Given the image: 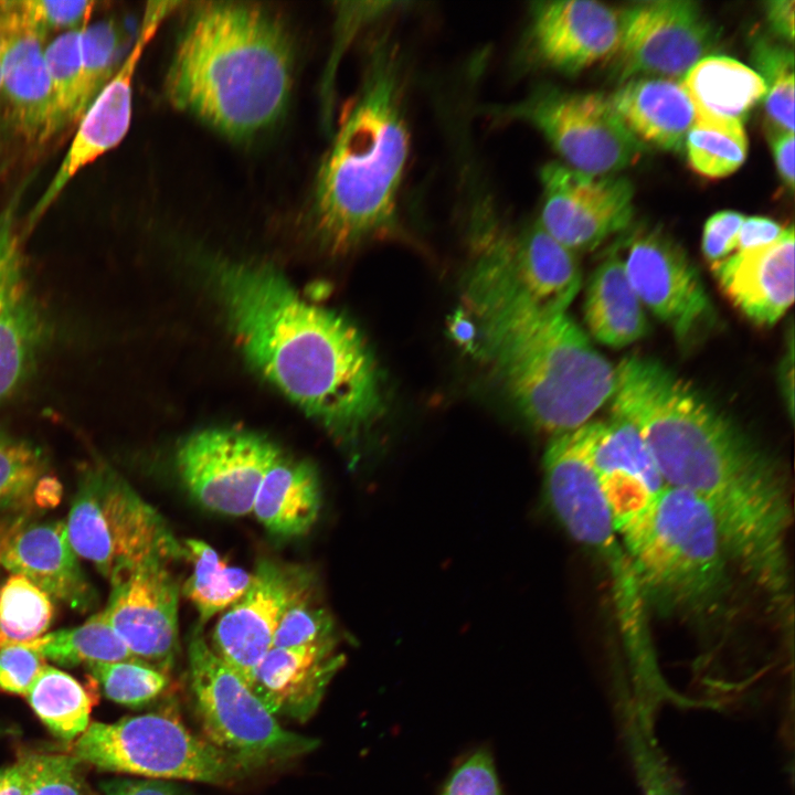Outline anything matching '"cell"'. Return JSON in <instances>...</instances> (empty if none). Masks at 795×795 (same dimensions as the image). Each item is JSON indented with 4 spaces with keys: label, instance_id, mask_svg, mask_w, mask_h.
I'll list each match as a JSON object with an SVG mask.
<instances>
[{
    "label": "cell",
    "instance_id": "cell-1",
    "mask_svg": "<svg viewBox=\"0 0 795 795\" xmlns=\"http://www.w3.org/2000/svg\"><path fill=\"white\" fill-rule=\"evenodd\" d=\"M615 372L611 414L638 430L667 486L709 508L729 560L771 601L787 606L793 516L777 462L662 362L633 354Z\"/></svg>",
    "mask_w": 795,
    "mask_h": 795
},
{
    "label": "cell",
    "instance_id": "cell-2",
    "mask_svg": "<svg viewBox=\"0 0 795 795\" xmlns=\"http://www.w3.org/2000/svg\"><path fill=\"white\" fill-rule=\"evenodd\" d=\"M208 274L247 358L286 396L342 437L381 414V378L359 331L309 304L274 268L212 261Z\"/></svg>",
    "mask_w": 795,
    "mask_h": 795
},
{
    "label": "cell",
    "instance_id": "cell-3",
    "mask_svg": "<svg viewBox=\"0 0 795 795\" xmlns=\"http://www.w3.org/2000/svg\"><path fill=\"white\" fill-rule=\"evenodd\" d=\"M405 54L389 30L369 45L360 87L316 176L310 218L322 242L344 252L399 226L411 152Z\"/></svg>",
    "mask_w": 795,
    "mask_h": 795
},
{
    "label": "cell",
    "instance_id": "cell-4",
    "mask_svg": "<svg viewBox=\"0 0 795 795\" xmlns=\"http://www.w3.org/2000/svg\"><path fill=\"white\" fill-rule=\"evenodd\" d=\"M294 50L274 11L254 2L188 9L165 78L168 100L218 132L247 139L284 115Z\"/></svg>",
    "mask_w": 795,
    "mask_h": 795
},
{
    "label": "cell",
    "instance_id": "cell-5",
    "mask_svg": "<svg viewBox=\"0 0 795 795\" xmlns=\"http://www.w3.org/2000/svg\"><path fill=\"white\" fill-rule=\"evenodd\" d=\"M478 329V354L536 428L553 436L573 431L610 402L615 367L566 311Z\"/></svg>",
    "mask_w": 795,
    "mask_h": 795
},
{
    "label": "cell",
    "instance_id": "cell-6",
    "mask_svg": "<svg viewBox=\"0 0 795 795\" xmlns=\"http://www.w3.org/2000/svg\"><path fill=\"white\" fill-rule=\"evenodd\" d=\"M471 203V263L464 299L478 327L565 312L582 284L576 254L538 221L518 226L506 222L490 195Z\"/></svg>",
    "mask_w": 795,
    "mask_h": 795
},
{
    "label": "cell",
    "instance_id": "cell-7",
    "mask_svg": "<svg viewBox=\"0 0 795 795\" xmlns=\"http://www.w3.org/2000/svg\"><path fill=\"white\" fill-rule=\"evenodd\" d=\"M644 598L690 617L714 614L728 589V562L709 508L666 486L639 515L616 529Z\"/></svg>",
    "mask_w": 795,
    "mask_h": 795
},
{
    "label": "cell",
    "instance_id": "cell-8",
    "mask_svg": "<svg viewBox=\"0 0 795 795\" xmlns=\"http://www.w3.org/2000/svg\"><path fill=\"white\" fill-rule=\"evenodd\" d=\"M65 524L77 556L110 583L145 563L187 555L161 515L100 460L81 469Z\"/></svg>",
    "mask_w": 795,
    "mask_h": 795
},
{
    "label": "cell",
    "instance_id": "cell-9",
    "mask_svg": "<svg viewBox=\"0 0 795 795\" xmlns=\"http://www.w3.org/2000/svg\"><path fill=\"white\" fill-rule=\"evenodd\" d=\"M549 505L566 531L606 566L626 650H640L650 639L645 598L632 561L581 445L572 434L552 438L543 457Z\"/></svg>",
    "mask_w": 795,
    "mask_h": 795
},
{
    "label": "cell",
    "instance_id": "cell-10",
    "mask_svg": "<svg viewBox=\"0 0 795 795\" xmlns=\"http://www.w3.org/2000/svg\"><path fill=\"white\" fill-rule=\"evenodd\" d=\"M72 752L80 762L99 770L155 780L224 785L247 773L206 739L163 713L93 722L75 740Z\"/></svg>",
    "mask_w": 795,
    "mask_h": 795
},
{
    "label": "cell",
    "instance_id": "cell-11",
    "mask_svg": "<svg viewBox=\"0 0 795 795\" xmlns=\"http://www.w3.org/2000/svg\"><path fill=\"white\" fill-rule=\"evenodd\" d=\"M188 657L205 739L247 772L297 759L317 748L316 739L284 729L200 635L191 638Z\"/></svg>",
    "mask_w": 795,
    "mask_h": 795
},
{
    "label": "cell",
    "instance_id": "cell-12",
    "mask_svg": "<svg viewBox=\"0 0 795 795\" xmlns=\"http://www.w3.org/2000/svg\"><path fill=\"white\" fill-rule=\"evenodd\" d=\"M492 121L527 124L566 162L593 176H610L633 165L644 145L628 130L608 97L538 85L522 98L483 106Z\"/></svg>",
    "mask_w": 795,
    "mask_h": 795
},
{
    "label": "cell",
    "instance_id": "cell-13",
    "mask_svg": "<svg viewBox=\"0 0 795 795\" xmlns=\"http://www.w3.org/2000/svg\"><path fill=\"white\" fill-rule=\"evenodd\" d=\"M619 11L621 38L612 59L622 83L683 77L718 43L717 28L695 1H643Z\"/></svg>",
    "mask_w": 795,
    "mask_h": 795
},
{
    "label": "cell",
    "instance_id": "cell-14",
    "mask_svg": "<svg viewBox=\"0 0 795 795\" xmlns=\"http://www.w3.org/2000/svg\"><path fill=\"white\" fill-rule=\"evenodd\" d=\"M283 451L263 436L205 430L177 452V470L189 495L205 509L241 517L252 512L257 489Z\"/></svg>",
    "mask_w": 795,
    "mask_h": 795
},
{
    "label": "cell",
    "instance_id": "cell-15",
    "mask_svg": "<svg viewBox=\"0 0 795 795\" xmlns=\"http://www.w3.org/2000/svg\"><path fill=\"white\" fill-rule=\"evenodd\" d=\"M542 199L539 224L577 254L596 248L625 230L634 216V188L624 177L593 176L562 162L539 172Z\"/></svg>",
    "mask_w": 795,
    "mask_h": 795
},
{
    "label": "cell",
    "instance_id": "cell-16",
    "mask_svg": "<svg viewBox=\"0 0 795 795\" xmlns=\"http://www.w3.org/2000/svg\"><path fill=\"white\" fill-rule=\"evenodd\" d=\"M623 261L644 308L679 341L688 342L711 325L713 307L699 271L683 247L662 230L635 234Z\"/></svg>",
    "mask_w": 795,
    "mask_h": 795
},
{
    "label": "cell",
    "instance_id": "cell-17",
    "mask_svg": "<svg viewBox=\"0 0 795 795\" xmlns=\"http://www.w3.org/2000/svg\"><path fill=\"white\" fill-rule=\"evenodd\" d=\"M310 586L309 574L300 568L264 559L244 595L219 618L210 647L248 687L257 665L273 647L284 613L310 595Z\"/></svg>",
    "mask_w": 795,
    "mask_h": 795
},
{
    "label": "cell",
    "instance_id": "cell-18",
    "mask_svg": "<svg viewBox=\"0 0 795 795\" xmlns=\"http://www.w3.org/2000/svg\"><path fill=\"white\" fill-rule=\"evenodd\" d=\"M19 191L0 212V404L25 384L50 337V326L28 280Z\"/></svg>",
    "mask_w": 795,
    "mask_h": 795
},
{
    "label": "cell",
    "instance_id": "cell-19",
    "mask_svg": "<svg viewBox=\"0 0 795 795\" xmlns=\"http://www.w3.org/2000/svg\"><path fill=\"white\" fill-rule=\"evenodd\" d=\"M180 4L176 1L148 3L132 49L80 119L62 163L30 213L28 230L35 225L78 171L124 139L131 120L132 78L139 60L163 19Z\"/></svg>",
    "mask_w": 795,
    "mask_h": 795
},
{
    "label": "cell",
    "instance_id": "cell-20",
    "mask_svg": "<svg viewBox=\"0 0 795 795\" xmlns=\"http://www.w3.org/2000/svg\"><path fill=\"white\" fill-rule=\"evenodd\" d=\"M621 38V11L589 0L534 1L522 52L531 64L576 74L614 56Z\"/></svg>",
    "mask_w": 795,
    "mask_h": 795
},
{
    "label": "cell",
    "instance_id": "cell-21",
    "mask_svg": "<svg viewBox=\"0 0 795 795\" xmlns=\"http://www.w3.org/2000/svg\"><path fill=\"white\" fill-rule=\"evenodd\" d=\"M163 562H148L112 582L102 612L140 661L168 674L178 649L179 586Z\"/></svg>",
    "mask_w": 795,
    "mask_h": 795
},
{
    "label": "cell",
    "instance_id": "cell-22",
    "mask_svg": "<svg viewBox=\"0 0 795 795\" xmlns=\"http://www.w3.org/2000/svg\"><path fill=\"white\" fill-rule=\"evenodd\" d=\"M0 565L80 613L97 605V591L81 566L63 521L39 519L31 511L1 515Z\"/></svg>",
    "mask_w": 795,
    "mask_h": 795
},
{
    "label": "cell",
    "instance_id": "cell-23",
    "mask_svg": "<svg viewBox=\"0 0 795 795\" xmlns=\"http://www.w3.org/2000/svg\"><path fill=\"white\" fill-rule=\"evenodd\" d=\"M577 434L616 529L667 486L643 436L627 420L615 414L607 421L591 420Z\"/></svg>",
    "mask_w": 795,
    "mask_h": 795
},
{
    "label": "cell",
    "instance_id": "cell-24",
    "mask_svg": "<svg viewBox=\"0 0 795 795\" xmlns=\"http://www.w3.org/2000/svg\"><path fill=\"white\" fill-rule=\"evenodd\" d=\"M45 35L17 0H0V91L13 126L30 141H44L55 135Z\"/></svg>",
    "mask_w": 795,
    "mask_h": 795
},
{
    "label": "cell",
    "instance_id": "cell-25",
    "mask_svg": "<svg viewBox=\"0 0 795 795\" xmlns=\"http://www.w3.org/2000/svg\"><path fill=\"white\" fill-rule=\"evenodd\" d=\"M343 662L336 637L272 647L257 665L250 688L275 718L304 722L316 712Z\"/></svg>",
    "mask_w": 795,
    "mask_h": 795
},
{
    "label": "cell",
    "instance_id": "cell-26",
    "mask_svg": "<svg viewBox=\"0 0 795 795\" xmlns=\"http://www.w3.org/2000/svg\"><path fill=\"white\" fill-rule=\"evenodd\" d=\"M794 240L789 225L774 242L711 265L725 296L756 325H775L794 301Z\"/></svg>",
    "mask_w": 795,
    "mask_h": 795
},
{
    "label": "cell",
    "instance_id": "cell-27",
    "mask_svg": "<svg viewBox=\"0 0 795 795\" xmlns=\"http://www.w3.org/2000/svg\"><path fill=\"white\" fill-rule=\"evenodd\" d=\"M608 99L640 142L676 152L685 149L696 112L681 83L660 77L632 78Z\"/></svg>",
    "mask_w": 795,
    "mask_h": 795
},
{
    "label": "cell",
    "instance_id": "cell-28",
    "mask_svg": "<svg viewBox=\"0 0 795 795\" xmlns=\"http://www.w3.org/2000/svg\"><path fill=\"white\" fill-rule=\"evenodd\" d=\"M320 507L321 487L316 469L282 453L265 474L252 512L271 533L293 538L311 529Z\"/></svg>",
    "mask_w": 795,
    "mask_h": 795
},
{
    "label": "cell",
    "instance_id": "cell-29",
    "mask_svg": "<svg viewBox=\"0 0 795 795\" xmlns=\"http://www.w3.org/2000/svg\"><path fill=\"white\" fill-rule=\"evenodd\" d=\"M583 312L590 335L611 348H625L649 331L645 308L616 254L605 257L591 274Z\"/></svg>",
    "mask_w": 795,
    "mask_h": 795
},
{
    "label": "cell",
    "instance_id": "cell-30",
    "mask_svg": "<svg viewBox=\"0 0 795 795\" xmlns=\"http://www.w3.org/2000/svg\"><path fill=\"white\" fill-rule=\"evenodd\" d=\"M681 84L696 114L741 121L766 93L765 82L757 72L721 55L699 61Z\"/></svg>",
    "mask_w": 795,
    "mask_h": 795
},
{
    "label": "cell",
    "instance_id": "cell-31",
    "mask_svg": "<svg viewBox=\"0 0 795 795\" xmlns=\"http://www.w3.org/2000/svg\"><path fill=\"white\" fill-rule=\"evenodd\" d=\"M186 559L192 573L184 584V594L193 603L201 622L237 602L250 586L252 573L229 565L220 554L201 540L183 541Z\"/></svg>",
    "mask_w": 795,
    "mask_h": 795
},
{
    "label": "cell",
    "instance_id": "cell-32",
    "mask_svg": "<svg viewBox=\"0 0 795 795\" xmlns=\"http://www.w3.org/2000/svg\"><path fill=\"white\" fill-rule=\"evenodd\" d=\"M25 644L45 660L64 667L138 660L102 612L95 613L80 626L44 634Z\"/></svg>",
    "mask_w": 795,
    "mask_h": 795
},
{
    "label": "cell",
    "instance_id": "cell-33",
    "mask_svg": "<svg viewBox=\"0 0 795 795\" xmlns=\"http://www.w3.org/2000/svg\"><path fill=\"white\" fill-rule=\"evenodd\" d=\"M26 698L41 721L62 740L77 739L89 724L92 696L74 677L55 667L42 669Z\"/></svg>",
    "mask_w": 795,
    "mask_h": 795
},
{
    "label": "cell",
    "instance_id": "cell-34",
    "mask_svg": "<svg viewBox=\"0 0 795 795\" xmlns=\"http://www.w3.org/2000/svg\"><path fill=\"white\" fill-rule=\"evenodd\" d=\"M685 148L689 165L697 173L714 179L727 177L746 158L743 121L696 114Z\"/></svg>",
    "mask_w": 795,
    "mask_h": 795
},
{
    "label": "cell",
    "instance_id": "cell-35",
    "mask_svg": "<svg viewBox=\"0 0 795 795\" xmlns=\"http://www.w3.org/2000/svg\"><path fill=\"white\" fill-rule=\"evenodd\" d=\"M53 617L52 598L24 576L12 574L0 587V649L43 636Z\"/></svg>",
    "mask_w": 795,
    "mask_h": 795
},
{
    "label": "cell",
    "instance_id": "cell-36",
    "mask_svg": "<svg viewBox=\"0 0 795 795\" xmlns=\"http://www.w3.org/2000/svg\"><path fill=\"white\" fill-rule=\"evenodd\" d=\"M47 471L41 448L0 426V510L30 511L35 488Z\"/></svg>",
    "mask_w": 795,
    "mask_h": 795
},
{
    "label": "cell",
    "instance_id": "cell-37",
    "mask_svg": "<svg viewBox=\"0 0 795 795\" xmlns=\"http://www.w3.org/2000/svg\"><path fill=\"white\" fill-rule=\"evenodd\" d=\"M83 28L64 31L44 50L52 89L55 134L80 120L81 34Z\"/></svg>",
    "mask_w": 795,
    "mask_h": 795
},
{
    "label": "cell",
    "instance_id": "cell-38",
    "mask_svg": "<svg viewBox=\"0 0 795 795\" xmlns=\"http://www.w3.org/2000/svg\"><path fill=\"white\" fill-rule=\"evenodd\" d=\"M88 668L108 699L128 707L150 702L169 682L167 674L139 660L92 664Z\"/></svg>",
    "mask_w": 795,
    "mask_h": 795
},
{
    "label": "cell",
    "instance_id": "cell-39",
    "mask_svg": "<svg viewBox=\"0 0 795 795\" xmlns=\"http://www.w3.org/2000/svg\"><path fill=\"white\" fill-rule=\"evenodd\" d=\"M119 34L110 20L86 24L81 34L80 119L115 74Z\"/></svg>",
    "mask_w": 795,
    "mask_h": 795
},
{
    "label": "cell",
    "instance_id": "cell-40",
    "mask_svg": "<svg viewBox=\"0 0 795 795\" xmlns=\"http://www.w3.org/2000/svg\"><path fill=\"white\" fill-rule=\"evenodd\" d=\"M405 2L371 1V2H337L335 3V47L328 60L321 85L324 118L327 128L331 126L333 87L340 56L354 36L364 25L372 23L399 9Z\"/></svg>",
    "mask_w": 795,
    "mask_h": 795
},
{
    "label": "cell",
    "instance_id": "cell-41",
    "mask_svg": "<svg viewBox=\"0 0 795 795\" xmlns=\"http://www.w3.org/2000/svg\"><path fill=\"white\" fill-rule=\"evenodd\" d=\"M24 762V795H85L81 762L74 755L35 754Z\"/></svg>",
    "mask_w": 795,
    "mask_h": 795
},
{
    "label": "cell",
    "instance_id": "cell-42",
    "mask_svg": "<svg viewBox=\"0 0 795 795\" xmlns=\"http://www.w3.org/2000/svg\"><path fill=\"white\" fill-rule=\"evenodd\" d=\"M335 636L331 616L314 605L308 595L286 610L274 634L273 647L303 646Z\"/></svg>",
    "mask_w": 795,
    "mask_h": 795
},
{
    "label": "cell",
    "instance_id": "cell-43",
    "mask_svg": "<svg viewBox=\"0 0 795 795\" xmlns=\"http://www.w3.org/2000/svg\"><path fill=\"white\" fill-rule=\"evenodd\" d=\"M439 795H502L490 750L480 746L458 762Z\"/></svg>",
    "mask_w": 795,
    "mask_h": 795
},
{
    "label": "cell",
    "instance_id": "cell-44",
    "mask_svg": "<svg viewBox=\"0 0 795 795\" xmlns=\"http://www.w3.org/2000/svg\"><path fill=\"white\" fill-rule=\"evenodd\" d=\"M23 13L46 33L50 30L81 29L88 22L94 1L17 0Z\"/></svg>",
    "mask_w": 795,
    "mask_h": 795
},
{
    "label": "cell",
    "instance_id": "cell-45",
    "mask_svg": "<svg viewBox=\"0 0 795 795\" xmlns=\"http://www.w3.org/2000/svg\"><path fill=\"white\" fill-rule=\"evenodd\" d=\"M45 666V659L26 644L1 648L0 689L26 697Z\"/></svg>",
    "mask_w": 795,
    "mask_h": 795
},
{
    "label": "cell",
    "instance_id": "cell-46",
    "mask_svg": "<svg viewBox=\"0 0 795 795\" xmlns=\"http://www.w3.org/2000/svg\"><path fill=\"white\" fill-rule=\"evenodd\" d=\"M745 216L736 211H720L704 223L701 250L711 264L719 263L736 251V240Z\"/></svg>",
    "mask_w": 795,
    "mask_h": 795
},
{
    "label": "cell",
    "instance_id": "cell-47",
    "mask_svg": "<svg viewBox=\"0 0 795 795\" xmlns=\"http://www.w3.org/2000/svg\"><path fill=\"white\" fill-rule=\"evenodd\" d=\"M765 112L775 131L794 132V71L784 70L765 82Z\"/></svg>",
    "mask_w": 795,
    "mask_h": 795
},
{
    "label": "cell",
    "instance_id": "cell-48",
    "mask_svg": "<svg viewBox=\"0 0 795 795\" xmlns=\"http://www.w3.org/2000/svg\"><path fill=\"white\" fill-rule=\"evenodd\" d=\"M102 795H198L166 780H115L102 786Z\"/></svg>",
    "mask_w": 795,
    "mask_h": 795
},
{
    "label": "cell",
    "instance_id": "cell-49",
    "mask_svg": "<svg viewBox=\"0 0 795 795\" xmlns=\"http://www.w3.org/2000/svg\"><path fill=\"white\" fill-rule=\"evenodd\" d=\"M783 230L784 227L768 218H745L738 234L735 252L767 245L774 242L782 234Z\"/></svg>",
    "mask_w": 795,
    "mask_h": 795
},
{
    "label": "cell",
    "instance_id": "cell-50",
    "mask_svg": "<svg viewBox=\"0 0 795 795\" xmlns=\"http://www.w3.org/2000/svg\"><path fill=\"white\" fill-rule=\"evenodd\" d=\"M775 165L784 184L794 189V132L775 131L771 135Z\"/></svg>",
    "mask_w": 795,
    "mask_h": 795
},
{
    "label": "cell",
    "instance_id": "cell-51",
    "mask_svg": "<svg viewBox=\"0 0 795 795\" xmlns=\"http://www.w3.org/2000/svg\"><path fill=\"white\" fill-rule=\"evenodd\" d=\"M794 4L793 0H774L765 3L771 29L791 43L794 40Z\"/></svg>",
    "mask_w": 795,
    "mask_h": 795
},
{
    "label": "cell",
    "instance_id": "cell-52",
    "mask_svg": "<svg viewBox=\"0 0 795 795\" xmlns=\"http://www.w3.org/2000/svg\"><path fill=\"white\" fill-rule=\"evenodd\" d=\"M451 336L454 340L471 353L479 350V329L470 315L462 309L457 310L451 318Z\"/></svg>",
    "mask_w": 795,
    "mask_h": 795
},
{
    "label": "cell",
    "instance_id": "cell-53",
    "mask_svg": "<svg viewBox=\"0 0 795 795\" xmlns=\"http://www.w3.org/2000/svg\"><path fill=\"white\" fill-rule=\"evenodd\" d=\"M26 770L24 759L0 770V795H24Z\"/></svg>",
    "mask_w": 795,
    "mask_h": 795
},
{
    "label": "cell",
    "instance_id": "cell-54",
    "mask_svg": "<svg viewBox=\"0 0 795 795\" xmlns=\"http://www.w3.org/2000/svg\"><path fill=\"white\" fill-rule=\"evenodd\" d=\"M788 351L786 352V356L784 360L782 361L781 365V390L783 398L785 400V404L788 410V415L793 416L794 413V358H793V335L791 336V340L788 343Z\"/></svg>",
    "mask_w": 795,
    "mask_h": 795
},
{
    "label": "cell",
    "instance_id": "cell-55",
    "mask_svg": "<svg viewBox=\"0 0 795 795\" xmlns=\"http://www.w3.org/2000/svg\"><path fill=\"white\" fill-rule=\"evenodd\" d=\"M62 494L61 484L56 478L46 475L43 477L34 491L33 501L41 508H51L59 504Z\"/></svg>",
    "mask_w": 795,
    "mask_h": 795
},
{
    "label": "cell",
    "instance_id": "cell-56",
    "mask_svg": "<svg viewBox=\"0 0 795 795\" xmlns=\"http://www.w3.org/2000/svg\"><path fill=\"white\" fill-rule=\"evenodd\" d=\"M625 690H626V689H625ZM626 692H627V691H626ZM627 695H628V693H627ZM628 697H629V696H628ZM685 700H686V699H685ZM633 704H634V703H633ZM687 707H689V702H688V701H687ZM635 708H636V707H635ZM636 709H637V708H636ZM637 710H638V709H637ZM638 711H639V710H638ZM639 712H640V711H639ZM642 713H643V712H642ZM643 714H644V713H643ZM645 716H646V714H645ZM647 717H649V716H647ZM650 718H651V717H650ZM653 719H655V718H653Z\"/></svg>",
    "mask_w": 795,
    "mask_h": 795
},
{
    "label": "cell",
    "instance_id": "cell-57",
    "mask_svg": "<svg viewBox=\"0 0 795 795\" xmlns=\"http://www.w3.org/2000/svg\"><path fill=\"white\" fill-rule=\"evenodd\" d=\"M625 692H626V691H625ZM626 693H627V692H626ZM627 696H628V695H627ZM629 699H630V698H629ZM687 701H688V700H687ZM688 702H689V701H688ZM634 707H635V706H634ZM689 707H690V702H689ZM637 711H638V710H637ZM640 713H642V712H640ZM644 716H645V714H644ZM646 717H647V716H646ZM649 718H650V717H649ZM651 719H653V718H651ZM655 720H656V719H655Z\"/></svg>",
    "mask_w": 795,
    "mask_h": 795
},
{
    "label": "cell",
    "instance_id": "cell-58",
    "mask_svg": "<svg viewBox=\"0 0 795 795\" xmlns=\"http://www.w3.org/2000/svg\"><path fill=\"white\" fill-rule=\"evenodd\" d=\"M0 89H1V72H0Z\"/></svg>",
    "mask_w": 795,
    "mask_h": 795
}]
</instances>
